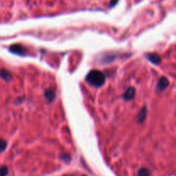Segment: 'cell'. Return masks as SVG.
Listing matches in <instances>:
<instances>
[{"label":"cell","instance_id":"cell-1","mask_svg":"<svg viewBox=\"0 0 176 176\" xmlns=\"http://www.w3.org/2000/svg\"><path fill=\"white\" fill-rule=\"evenodd\" d=\"M86 80L89 84L95 87H101L104 84L105 77L102 72H99L97 70H93L90 72H89Z\"/></svg>","mask_w":176,"mask_h":176},{"label":"cell","instance_id":"cell-2","mask_svg":"<svg viewBox=\"0 0 176 176\" xmlns=\"http://www.w3.org/2000/svg\"><path fill=\"white\" fill-rule=\"evenodd\" d=\"M169 85V80L166 78H161L160 80H159V82H158V84L157 86V90H159V91H163Z\"/></svg>","mask_w":176,"mask_h":176},{"label":"cell","instance_id":"cell-3","mask_svg":"<svg viewBox=\"0 0 176 176\" xmlns=\"http://www.w3.org/2000/svg\"><path fill=\"white\" fill-rule=\"evenodd\" d=\"M10 52H14L16 54H23L26 52V49L23 46H21V45H17V44L16 45H12V46H10Z\"/></svg>","mask_w":176,"mask_h":176},{"label":"cell","instance_id":"cell-4","mask_svg":"<svg viewBox=\"0 0 176 176\" xmlns=\"http://www.w3.org/2000/svg\"><path fill=\"white\" fill-rule=\"evenodd\" d=\"M135 94H136L135 89H134V88H129V89L124 93L123 98H124L125 100H126V101H129V100H131V99L134 98Z\"/></svg>","mask_w":176,"mask_h":176},{"label":"cell","instance_id":"cell-5","mask_svg":"<svg viewBox=\"0 0 176 176\" xmlns=\"http://www.w3.org/2000/svg\"><path fill=\"white\" fill-rule=\"evenodd\" d=\"M45 97L46 98L48 102H52V101L55 99V92L52 89H46L45 91Z\"/></svg>","mask_w":176,"mask_h":176},{"label":"cell","instance_id":"cell-6","mask_svg":"<svg viewBox=\"0 0 176 176\" xmlns=\"http://www.w3.org/2000/svg\"><path fill=\"white\" fill-rule=\"evenodd\" d=\"M148 59H150V62H152L153 64H156V65H158L161 63V58L156 54V53H150L147 55Z\"/></svg>","mask_w":176,"mask_h":176},{"label":"cell","instance_id":"cell-7","mask_svg":"<svg viewBox=\"0 0 176 176\" xmlns=\"http://www.w3.org/2000/svg\"><path fill=\"white\" fill-rule=\"evenodd\" d=\"M146 115H147V109H146V107H144L143 109H141V111L139 112L138 115H137V119H138V122L139 123H143L144 120L146 118Z\"/></svg>","mask_w":176,"mask_h":176},{"label":"cell","instance_id":"cell-8","mask_svg":"<svg viewBox=\"0 0 176 176\" xmlns=\"http://www.w3.org/2000/svg\"><path fill=\"white\" fill-rule=\"evenodd\" d=\"M0 76L3 79H4L5 81L9 82L12 79V76L10 72L6 71V70H1L0 71Z\"/></svg>","mask_w":176,"mask_h":176},{"label":"cell","instance_id":"cell-9","mask_svg":"<svg viewBox=\"0 0 176 176\" xmlns=\"http://www.w3.org/2000/svg\"><path fill=\"white\" fill-rule=\"evenodd\" d=\"M138 176H150V172L146 169H141L137 173Z\"/></svg>","mask_w":176,"mask_h":176},{"label":"cell","instance_id":"cell-10","mask_svg":"<svg viewBox=\"0 0 176 176\" xmlns=\"http://www.w3.org/2000/svg\"><path fill=\"white\" fill-rule=\"evenodd\" d=\"M6 146H7L6 142H5L4 139L0 138V153H1V152H3L4 150L6 149Z\"/></svg>","mask_w":176,"mask_h":176},{"label":"cell","instance_id":"cell-11","mask_svg":"<svg viewBox=\"0 0 176 176\" xmlns=\"http://www.w3.org/2000/svg\"><path fill=\"white\" fill-rule=\"evenodd\" d=\"M9 173V170L7 167H1L0 168V176H6Z\"/></svg>","mask_w":176,"mask_h":176},{"label":"cell","instance_id":"cell-12","mask_svg":"<svg viewBox=\"0 0 176 176\" xmlns=\"http://www.w3.org/2000/svg\"><path fill=\"white\" fill-rule=\"evenodd\" d=\"M60 158L61 159H63L64 161H67V162H69L70 160H71V157H70V156L69 155H66V154H64V155H61L60 156Z\"/></svg>","mask_w":176,"mask_h":176}]
</instances>
